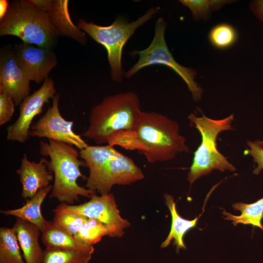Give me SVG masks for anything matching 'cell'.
<instances>
[{
	"label": "cell",
	"instance_id": "obj_1",
	"mask_svg": "<svg viewBox=\"0 0 263 263\" xmlns=\"http://www.w3.org/2000/svg\"><path fill=\"white\" fill-rule=\"evenodd\" d=\"M179 129L178 122L164 115L143 112L135 129L117 133L110 144L137 149L149 163L165 162L173 159L179 153L189 151L186 139L180 134Z\"/></svg>",
	"mask_w": 263,
	"mask_h": 263
},
{
	"label": "cell",
	"instance_id": "obj_2",
	"mask_svg": "<svg viewBox=\"0 0 263 263\" xmlns=\"http://www.w3.org/2000/svg\"><path fill=\"white\" fill-rule=\"evenodd\" d=\"M79 151L89 169L86 187L92 191L107 194L115 185H129L144 178L142 170L132 159L113 146L88 145Z\"/></svg>",
	"mask_w": 263,
	"mask_h": 263
},
{
	"label": "cell",
	"instance_id": "obj_3",
	"mask_svg": "<svg viewBox=\"0 0 263 263\" xmlns=\"http://www.w3.org/2000/svg\"><path fill=\"white\" fill-rule=\"evenodd\" d=\"M142 112L139 98L133 92L107 96L92 108L89 127L82 135L98 145L108 144L117 132L135 129Z\"/></svg>",
	"mask_w": 263,
	"mask_h": 263
},
{
	"label": "cell",
	"instance_id": "obj_4",
	"mask_svg": "<svg viewBox=\"0 0 263 263\" xmlns=\"http://www.w3.org/2000/svg\"><path fill=\"white\" fill-rule=\"evenodd\" d=\"M39 152L48 156L47 167L54 175V184L49 197L56 198L60 203L72 205L80 196L91 198L96 192L80 186L79 178L86 179L80 167H86L80 154L74 146L53 140H41Z\"/></svg>",
	"mask_w": 263,
	"mask_h": 263
},
{
	"label": "cell",
	"instance_id": "obj_5",
	"mask_svg": "<svg viewBox=\"0 0 263 263\" xmlns=\"http://www.w3.org/2000/svg\"><path fill=\"white\" fill-rule=\"evenodd\" d=\"M11 35L23 42L53 49L58 36L46 12L29 0L12 1L5 16L0 19V36Z\"/></svg>",
	"mask_w": 263,
	"mask_h": 263
},
{
	"label": "cell",
	"instance_id": "obj_6",
	"mask_svg": "<svg viewBox=\"0 0 263 263\" xmlns=\"http://www.w3.org/2000/svg\"><path fill=\"white\" fill-rule=\"evenodd\" d=\"M234 114L222 119H212L205 116H197L193 113L188 116L189 120L199 131L201 143L194 152L192 163L188 174V181L191 185L201 177L213 170L224 172L234 171L236 168L217 148L216 139L222 132L233 130L231 125Z\"/></svg>",
	"mask_w": 263,
	"mask_h": 263
},
{
	"label": "cell",
	"instance_id": "obj_7",
	"mask_svg": "<svg viewBox=\"0 0 263 263\" xmlns=\"http://www.w3.org/2000/svg\"><path fill=\"white\" fill-rule=\"evenodd\" d=\"M158 7H152L135 21L129 22L118 17L108 26H101L81 19L77 26L94 41L105 47L107 52L112 79L116 82L122 80L125 72L122 66L123 47L135 31L152 18L159 11Z\"/></svg>",
	"mask_w": 263,
	"mask_h": 263
},
{
	"label": "cell",
	"instance_id": "obj_8",
	"mask_svg": "<svg viewBox=\"0 0 263 263\" xmlns=\"http://www.w3.org/2000/svg\"><path fill=\"white\" fill-rule=\"evenodd\" d=\"M167 23L162 17L155 22L154 34L150 45L144 50H134L131 55L138 56L139 59L128 71L125 72L124 77H132L142 69L152 65H163L176 72L185 82L192 94L194 100L199 101L202 98L203 90L196 82L197 72L192 68L185 67L174 59L168 47L165 32Z\"/></svg>",
	"mask_w": 263,
	"mask_h": 263
},
{
	"label": "cell",
	"instance_id": "obj_9",
	"mask_svg": "<svg viewBox=\"0 0 263 263\" xmlns=\"http://www.w3.org/2000/svg\"><path fill=\"white\" fill-rule=\"evenodd\" d=\"M53 212L75 213L97 220L109 227L111 237H121L124 229L130 225L127 220L121 216L114 197L111 193L100 196L95 194L88 202L77 205L60 203Z\"/></svg>",
	"mask_w": 263,
	"mask_h": 263
},
{
	"label": "cell",
	"instance_id": "obj_10",
	"mask_svg": "<svg viewBox=\"0 0 263 263\" xmlns=\"http://www.w3.org/2000/svg\"><path fill=\"white\" fill-rule=\"evenodd\" d=\"M60 95L56 94L53 98L52 105L38 121L32 125L29 136L46 138L64 143L81 150L88 146L81 136L75 133L73 128L74 122L68 121L61 115L58 102Z\"/></svg>",
	"mask_w": 263,
	"mask_h": 263
},
{
	"label": "cell",
	"instance_id": "obj_11",
	"mask_svg": "<svg viewBox=\"0 0 263 263\" xmlns=\"http://www.w3.org/2000/svg\"><path fill=\"white\" fill-rule=\"evenodd\" d=\"M56 94L54 80L48 77L38 90L21 103L18 118L7 129V139L24 143L29 138L33 120L42 112L43 105Z\"/></svg>",
	"mask_w": 263,
	"mask_h": 263
},
{
	"label": "cell",
	"instance_id": "obj_12",
	"mask_svg": "<svg viewBox=\"0 0 263 263\" xmlns=\"http://www.w3.org/2000/svg\"><path fill=\"white\" fill-rule=\"evenodd\" d=\"M13 51L27 77L38 84L48 78L57 65V57L53 49L22 42L14 45Z\"/></svg>",
	"mask_w": 263,
	"mask_h": 263
},
{
	"label": "cell",
	"instance_id": "obj_13",
	"mask_svg": "<svg viewBox=\"0 0 263 263\" xmlns=\"http://www.w3.org/2000/svg\"><path fill=\"white\" fill-rule=\"evenodd\" d=\"M30 80L19 65L11 45L0 53V93L11 97L15 105H20L30 92Z\"/></svg>",
	"mask_w": 263,
	"mask_h": 263
},
{
	"label": "cell",
	"instance_id": "obj_14",
	"mask_svg": "<svg viewBox=\"0 0 263 263\" xmlns=\"http://www.w3.org/2000/svg\"><path fill=\"white\" fill-rule=\"evenodd\" d=\"M34 6L47 13L50 22L59 37L72 38L82 45L87 41L85 34L71 19L68 0H29Z\"/></svg>",
	"mask_w": 263,
	"mask_h": 263
},
{
	"label": "cell",
	"instance_id": "obj_15",
	"mask_svg": "<svg viewBox=\"0 0 263 263\" xmlns=\"http://www.w3.org/2000/svg\"><path fill=\"white\" fill-rule=\"evenodd\" d=\"M47 161L42 157L38 162L29 161L24 154L19 168L16 173L22 186L21 196L25 199L33 197L41 189L50 185L54 179L47 167Z\"/></svg>",
	"mask_w": 263,
	"mask_h": 263
},
{
	"label": "cell",
	"instance_id": "obj_16",
	"mask_svg": "<svg viewBox=\"0 0 263 263\" xmlns=\"http://www.w3.org/2000/svg\"><path fill=\"white\" fill-rule=\"evenodd\" d=\"M26 263H40L43 250L39 243L41 231L32 223L17 218L12 227Z\"/></svg>",
	"mask_w": 263,
	"mask_h": 263
},
{
	"label": "cell",
	"instance_id": "obj_17",
	"mask_svg": "<svg viewBox=\"0 0 263 263\" xmlns=\"http://www.w3.org/2000/svg\"><path fill=\"white\" fill-rule=\"evenodd\" d=\"M41 241L46 248L82 251L93 254V245L76 240L74 236L56 226L52 221H48L41 232Z\"/></svg>",
	"mask_w": 263,
	"mask_h": 263
},
{
	"label": "cell",
	"instance_id": "obj_18",
	"mask_svg": "<svg viewBox=\"0 0 263 263\" xmlns=\"http://www.w3.org/2000/svg\"><path fill=\"white\" fill-rule=\"evenodd\" d=\"M52 187L50 185L39 190L21 207L0 210V212L5 215L15 216L16 218L28 221L37 226L41 232L48 221L42 214L41 206L46 197L51 191Z\"/></svg>",
	"mask_w": 263,
	"mask_h": 263
},
{
	"label": "cell",
	"instance_id": "obj_19",
	"mask_svg": "<svg viewBox=\"0 0 263 263\" xmlns=\"http://www.w3.org/2000/svg\"><path fill=\"white\" fill-rule=\"evenodd\" d=\"M164 198L171 214V225L169 234L162 244L161 247L168 246L173 240L178 252L180 248H186L183 241L184 236L188 230L196 226L199 217L192 220L183 218L177 212L173 197L171 195L165 194Z\"/></svg>",
	"mask_w": 263,
	"mask_h": 263
},
{
	"label": "cell",
	"instance_id": "obj_20",
	"mask_svg": "<svg viewBox=\"0 0 263 263\" xmlns=\"http://www.w3.org/2000/svg\"><path fill=\"white\" fill-rule=\"evenodd\" d=\"M232 207L235 210L240 211L241 214L234 215L223 210L222 214L225 220L232 221L235 226L238 224L251 225L263 230V197L252 204L238 202L233 204Z\"/></svg>",
	"mask_w": 263,
	"mask_h": 263
},
{
	"label": "cell",
	"instance_id": "obj_21",
	"mask_svg": "<svg viewBox=\"0 0 263 263\" xmlns=\"http://www.w3.org/2000/svg\"><path fill=\"white\" fill-rule=\"evenodd\" d=\"M16 235L12 228H0V263H26L20 251Z\"/></svg>",
	"mask_w": 263,
	"mask_h": 263
},
{
	"label": "cell",
	"instance_id": "obj_22",
	"mask_svg": "<svg viewBox=\"0 0 263 263\" xmlns=\"http://www.w3.org/2000/svg\"><path fill=\"white\" fill-rule=\"evenodd\" d=\"M92 254L82 251L46 248L40 263H88Z\"/></svg>",
	"mask_w": 263,
	"mask_h": 263
},
{
	"label": "cell",
	"instance_id": "obj_23",
	"mask_svg": "<svg viewBox=\"0 0 263 263\" xmlns=\"http://www.w3.org/2000/svg\"><path fill=\"white\" fill-rule=\"evenodd\" d=\"M111 235L107 225L97 220L89 219L74 236L78 242L93 245L100 242L104 236Z\"/></svg>",
	"mask_w": 263,
	"mask_h": 263
},
{
	"label": "cell",
	"instance_id": "obj_24",
	"mask_svg": "<svg viewBox=\"0 0 263 263\" xmlns=\"http://www.w3.org/2000/svg\"><path fill=\"white\" fill-rule=\"evenodd\" d=\"M180 2L187 7L191 12L195 20H207L213 10H218L230 0H180Z\"/></svg>",
	"mask_w": 263,
	"mask_h": 263
},
{
	"label": "cell",
	"instance_id": "obj_25",
	"mask_svg": "<svg viewBox=\"0 0 263 263\" xmlns=\"http://www.w3.org/2000/svg\"><path fill=\"white\" fill-rule=\"evenodd\" d=\"M208 38L213 46L223 49L235 43L237 39V33L236 29L230 24L220 23L210 30Z\"/></svg>",
	"mask_w": 263,
	"mask_h": 263
},
{
	"label": "cell",
	"instance_id": "obj_26",
	"mask_svg": "<svg viewBox=\"0 0 263 263\" xmlns=\"http://www.w3.org/2000/svg\"><path fill=\"white\" fill-rule=\"evenodd\" d=\"M89 218L73 213H55L53 223L57 227L74 236Z\"/></svg>",
	"mask_w": 263,
	"mask_h": 263
},
{
	"label": "cell",
	"instance_id": "obj_27",
	"mask_svg": "<svg viewBox=\"0 0 263 263\" xmlns=\"http://www.w3.org/2000/svg\"><path fill=\"white\" fill-rule=\"evenodd\" d=\"M15 103L12 98L0 93V125L9 121L15 112Z\"/></svg>",
	"mask_w": 263,
	"mask_h": 263
},
{
	"label": "cell",
	"instance_id": "obj_28",
	"mask_svg": "<svg viewBox=\"0 0 263 263\" xmlns=\"http://www.w3.org/2000/svg\"><path fill=\"white\" fill-rule=\"evenodd\" d=\"M246 144L248 148L244 150V154L252 157L257 165L253 170V173L258 175L263 169V149L255 141L248 140Z\"/></svg>",
	"mask_w": 263,
	"mask_h": 263
},
{
	"label": "cell",
	"instance_id": "obj_29",
	"mask_svg": "<svg viewBox=\"0 0 263 263\" xmlns=\"http://www.w3.org/2000/svg\"><path fill=\"white\" fill-rule=\"evenodd\" d=\"M249 7L255 16L263 22V0H254L250 2Z\"/></svg>",
	"mask_w": 263,
	"mask_h": 263
},
{
	"label": "cell",
	"instance_id": "obj_30",
	"mask_svg": "<svg viewBox=\"0 0 263 263\" xmlns=\"http://www.w3.org/2000/svg\"><path fill=\"white\" fill-rule=\"evenodd\" d=\"M10 4L7 0H0V19L6 14Z\"/></svg>",
	"mask_w": 263,
	"mask_h": 263
},
{
	"label": "cell",
	"instance_id": "obj_31",
	"mask_svg": "<svg viewBox=\"0 0 263 263\" xmlns=\"http://www.w3.org/2000/svg\"><path fill=\"white\" fill-rule=\"evenodd\" d=\"M255 142L263 149V140H257Z\"/></svg>",
	"mask_w": 263,
	"mask_h": 263
}]
</instances>
